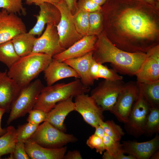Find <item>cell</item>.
Listing matches in <instances>:
<instances>
[{
    "label": "cell",
    "instance_id": "1",
    "mask_svg": "<svg viewBox=\"0 0 159 159\" xmlns=\"http://www.w3.org/2000/svg\"><path fill=\"white\" fill-rule=\"evenodd\" d=\"M146 53H132L115 46L104 33L100 34L93 51V59L97 63H109L116 72L135 75L146 57Z\"/></svg>",
    "mask_w": 159,
    "mask_h": 159
},
{
    "label": "cell",
    "instance_id": "2",
    "mask_svg": "<svg viewBox=\"0 0 159 159\" xmlns=\"http://www.w3.org/2000/svg\"><path fill=\"white\" fill-rule=\"evenodd\" d=\"M126 7L119 20L121 28L127 34L140 39L153 38L157 32L155 22L140 9L145 2L142 0H123Z\"/></svg>",
    "mask_w": 159,
    "mask_h": 159
},
{
    "label": "cell",
    "instance_id": "3",
    "mask_svg": "<svg viewBox=\"0 0 159 159\" xmlns=\"http://www.w3.org/2000/svg\"><path fill=\"white\" fill-rule=\"evenodd\" d=\"M52 60L47 54L32 53L21 57L9 69L7 74L22 88L44 72Z\"/></svg>",
    "mask_w": 159,
    "mask_h": 159
},
{
    "label": "cell",
    "instance_id": "4",
    "mask_svg": "<svg viewBox=\"0 0 159 159\" xmlns=\"http://www.w3.org/2000/svg\"><path fill=\"white\" fill-rule=\"evenodd\" d=\"M90 87L84 86L79 79L67 83H60L42 88L33 109H38L47 113L58 102L71 97L86 93Z\"/></svg>",
    "mask_w": 159,
    "mask_h": 159
},
{
    "label": "cell",
    "instance_id": "5",
    "mask_svg": "<svg viewBox=\"0 0 159 159\" xmlns=\"http://www.w3.org/2000/svg\"><path fill=\"white\" fill-rule=\"evenodd\" d=\"M44 87L41 80L37 79L21 88L11 106L7 125L33 109Z\"/></svg>",
    "mask_w": 159,
    "mask_h": 159
},
{
    "label": "cell",
    "instance_id": "6",
    "mask_svg": "<svg viewBox=\"0 0 159 159\" xmlns=\"http://www.w3.org/2000/svg\"><path fill=\"white\" fill-rule=\"evenodd\" d=\"M30 138L39 145L49 148L62 147L77 140L73 135L65 133L47 121L39 125Z\"/></svg>",
    "mask_w": 159,
    "mask_h": 159
},
{
    "label": "cell",
    "instance_id": "7",
    "mask_svg": "<svg viewBox=\"0 0 159 159\" xmlns=\"http://www.w3.org/2000/svg\"><path fill=\"white\" fill-rule=\"evenodd\" d=\"M59 10L60 21L56 26L62 47L64 50L81 39L83 37L77 31L73 15L64 0L53 4Z\"/></svg>",
    "mask_w": 159,
    "mask_h": 159
},
{
    "label": "cell",
    "instance_id": "8",
    "mask_svg": "<svg viewBox=\"0 0 159 159\" xmlns=\"http://www.w3.org/2000/svg\"><path fill=\"white\" fill-rule=\"evenodd\" d=\"M151 107L139 92L133 104L127 122L125 123V128L128 134L138 138L145 134V127Z\"/></svg>",
    "mask_w": 159,
    "mask_h": 159
},
{
    "label": "cell",
    "instance_id": "9",
    "mask_svg": "<svg viewBox=\"0 0 159 159\" xmlns=\"http://www.w3.org/2000/svg\"><path fill=\"white\" fill-rule=\"evenodd\" d=\"M124 84L122 80L110 81L105 80L91 91L90 96L103 111H110Z\"/></svg>",
    "mask_w": 159,
    "mask_h": 159
},
{
    "label": "cell",
    "instance_id": "10",
    "mask_svg": "<svg viewBox=\"0 0 159 159\" xmlns=\"http://www.w3.org/2000/svg\"><path fill=\"white\" fill-rule=\"evenodd\" d=\"M136 82L130 81L125 83L116 102L110 111L120 122L126 123L133 104L139 94Z\"/></svg>",
    "mask_w": 159,
    "mask_h": 159
},
{
    "label": "cell",
    "instance_id": "11",
    "mask_svg": "<svg viewBox=\"0 0 159 159\" xmlns=\"http://www.w3.org/2000/svg\"><path fill=\"white\" fill-rule=\"evenodd\" d=\"M75 111L82 116L88 124L95 128L103 120V111L91 96L82 93L75 97Z\"/></svg>",
    "mask_w": 159,
    "mask_h": 159
},
{
    "label": "cell",
    "instance_id": "12",
    "mask_svg": "<svg viewBox=\"0 0 159 159\" xmlns=\"http://www.w3.org/2000/svg\"><path fill=\"white\" fill-rule=\"evenodd\" d=\"M64 50L60 44L56 26L47 24L43 34L37 38L32 53L45 54L53 57Z\"/></svg>",
    "mask_w": 159,
    "mask_h": 159
},
{
    "label": "cell",
    "instance_id": "13",
    "mask_svg": "<svg viewBox=\"0 0 159 159\" xmlns=\"http://www.w3.org/2000/svg\"><path fill=\"white\" fill-rule=\"evenodd\" d=\"M26 32V27L21 19L2 9L0 11V44Z\"/></svg>",
    "mask_w": 159,
    "mask_h": 159
},
{
    "label": "cell",
    "instance_id": "14",
    "mask_svg": "<svg viewBox=\"0 0 159 159\" xmlns=\"http://www.w3.org/2000/svg\"><path fill=\"white\" fill-rule=\"evenodd\" d=\"M121 144L124 153L132 155L138 159H149L159 148V136L157 135L152 140L143 142L125 141Z\"/></svg>",
    "mask_w": 159,
    "mask_h": 159
},
{
    "label": "cell",
    "instance_id": "15",
    "mask_svg": "<svg viewBox=\"0 0 159 159\" xmlns=\"http://www.w3.org/2000/svg\"><path fill=\"white\" fill-rule=\"evenodd\" d=\"M38 6L40 9L39 14L36 16V23L29 32L39 37L46 24H52L57 26L60 21L61 14L59 10L53 4L44 2Z\"/></svg>",
    "mask_w": 159,
    "mask_h": 159
},
{
    "label": "cell",
    "instance_id": "16",
    "mask_svg": "<svg viewBox=\"0 0 159 159\" xmlns=\"http://www.w3.org/2000/svg\"><path fill=\"white\" fill-rule=\"evenodd\" d=\"M97 37L95 35H87L68 48L54 56L53 59L62 62L70 59L81 57L94 49Z\"/></svg>",
    "mask_w": 159,
    "mask_h": 159
},
{
    "label": "cell",
    "instance_id": "17",
    "mask_svg": "<svg viewBox=\"0 0 159 159\" xmlns=\"http://www.w3.org/2000/svg\"><path fill=\"white\" fill-rule=\"evenodd\" d=\"M5 70L0 72V108L9 112L21 88L7 74Z\"/></svg>",
    "mask_w": 159,
    "mask_h": 159
},
{
    "label": "cell",
    "instance_id": "18",
    "mask_svg": "<svg viewBox=\"0 0 159 159\" xmlns=\"http://www.w3.org/2000/svg\"><path fill=\"white\" fill-rule=\"evenodd\" d=\"M26 152L32 159H62L67 150L66 146L56 148L44 147L29 138L24 142Z\"/></svg>",
    "mask_w": 159,
    "mask_h": 159
},
{
    "label": "cell",
    "instance_id": "19",
    "mask_svg": "<svg viewBox=\"0 0 159 159\" xmlns=\"http://www.w3.org/2000/svg\"><path fill=\"white\" fill-rule=\"evenodd\" d=\"M44 72V78L48 86L64 78L73 77L80 79L77 73L71 67L64 62H59L53 58Z\"/></svg>",
    "mask_w": 159,
    "mask_h": 159
},
{
    "label": "cell",
    "instance_id": "20",
    "mask_svg": "<svg viewBox=\"0 0 159 159\" xmlns=\"http://www.w3.org/2000/svg\"><path fill=\"white\" fill-rule=\"evenodd\" d=\"M73 97H71L57 103L47 113L45 121L47 122L59 130L64 132L65 130L64 122L66 117L70 112L75 110Z\"/></svg>",
    "mask_w": 159,
    "mask_h": 159
},
{
    "label": "cell",
    "instance_id": "21",
    "mask_svg": "<svg viewBox=\"0 0 159 159\" xmlns=\"http://www.w3.org/2000/svg\"><path fill=\"white\" fill-rule=\"evenodd\" d=\"M93 59V51L80 57L70 59L64 61L72 68L77 73L82 83L89 87L94 83L90 74V69Z\"/></svg>",
    "mask_w": 159,
    "mask_h": 159
},
{
    "label": "cell",
    "instance_id": "22",
    "mask_svg": "<svg viewBox=\"0 0 159 159\" xmlns=\"http://www.w3.org/2000/svg\"><path fill=\"white\" fill-rule=\"evenodd\" d=\"M135 76L138 82H150L159 80V62L146 55Z\"/></svg>",
    "mask_w": 159,
    "mask_h": 159
},
{
    "label": "cell",
    "instance_id": "23",
    "mask_svg": "<svg viewBox=\"0 0 159 159\" xmlns=\"http://www.w3.org/2000/svg\"><path fill=\"white\" fill-rule=\"evenodd\" d=\"M36 39L34 35L26 32L16 36L11 41L16 53L22 57L32 53Z\"/></svg>",
    "mask_w": 159,
    "mask_h": 159
},
{
    "label": "cell",
    "instance_id": "24",
    "mask_svg": "<svg viewBox=\"0 0 159 159\" xmlns=\"http://www.w3.org/2000/svg\"><path fill=\"white\" fill-rule=\"evenodd\" d=\"M136 82L140 92L151 107L159 108V80L150 82Z\"/></svg>",
    "mask_w": 159,
    "mask_h": 159
},
{
    "label": "cell",
    "instance_id": "25",
    "mask_svg": "<svg viewBox=\"0 0 159 159\" xmlns=\"http://www.w3.org/2000/svg\"><path fill=\"white\" fill-rule=\"evenodd\" d=\"M6 133L0 137V158L8 154H12L18 141L16 130L12 126L6 128Z\"/></svg>",
    "mask_w": 159,
    "mask_h": 159
},
{
    "label": "cell",
    "instance_id": "26",
    "mask_svg": "<svg viewBox=\"0 0 159 159\" xmlns=\"http://www.w3.org/2000/svg\"><path fill=\"white\" fill-rule=\"evenodd\" d=\"M105 150L102 156L103 159H120L124 153L120 141H115L105 134L102 138Z\"/></svg>",
    "mask_w": 159,
    "mask_h": 159
},
{
    "label": "cell",
    "instance_id": "27",
    "mask_svg": "<svg viewBox=\"0 0 159 159\" xmlns=\"http://www.w3.org/2000/svg\"><path fill=\"white\" fill-rule=\"evenodd\" d=\"M20 57L15 51L11 40L0 44V62L9 69Z\"/></svg>",
    "mask_w": 159,
    "mask_h": 159
},
{
    "label": "cell",
    "instance_id": "28",
    "mask_svg": "<svg viewBox=\"0 0 159 159\" xmlns=\"http://www.w3.org/2000/svg\"><path fill=\"white\" fill-rule=\"evenodd\" d=\"M89 13L77 8L73 15L74 23L77 32L82 37L88 35Z\"/></svg>",
    "mask_w": 159,
    "mask_h": 159
},
{
    "label": "cell",
    "instance_id": "29",
    "mask_svg": "<svg viewBox=\"0 0 159 159\" xmlns=\"http://www.w3.org/2000/svg\"><path fill=\"white\" fill-rule=\"evenodd\" d=\"M99 125L102 128L105 134L115 141H120L125 134L121 126L116 124L112 120L105 122L101 120Z\"/></svg>",
    "mask_w": 159,
    "mask_h": 159
},
{
    "label": "cell",
    "instance_id": "30",
    "mask_svg": "<svg viewBox=\"0 0 159 159\" xmlns=\"http://www.w3.org/2000/svg\"><path fill=\"white\" fill-rule=\"evenodd\" d=\"M145 134L150 135L159 132V108L151 107L145 127Z\"/></svg>",
    "mask_w": 159,
    "mask_h": 159
},
{
    "label": "cell",
    "instance_id": "31",
    "mask_svg": "<svg viewBox=\"0 0 159 159\" xmlns=\"http://www.w3.org/2000/svg\"><path fill=\"white\" fill-rule=\"evenodd\" d=\"M101 11L89 13V29L88 35L97 36L100 34L102 26Z\"/></svg>",
    "mask_w": 159,
    "mask_h": 159
},
{
    "label": "cell",
    "instance_id": "32",
    "mask_svg": "<svg viewBox=\"0 0 159 159\" xmlns=\"http://www.w3.org/2000/svg\"><path fill=\"white\" fill-rule=\"evenodd\" d=\"M22 0H0V8L6 9L9 13L26 14L22 5Z\"/></svg>",
    "mask_w": 159,
    "mask_h": 159
},
{
    "label": "cell",
    "instance_id": "33",
    "mask_svg": "<svg viewBox=\"0 0 159 159\" xmlns=\"http://www.w3.org/2000/svg\"><path fill=\"white\" fill-rule=\"evenodd\" d=\"M38 126L29 122L19 126L16 130L18 141L24 143L31 138Z\"/></svg>",
    "mask_w": 159,
    "mask_h": 159
},
{
    "label": "cell",
    "instance_id": "34",
    "mask_svg": "<svg viewBox=\"0 0 159 159\" xmlns=\"http://www.w3.org/2000/svg\"><path fill=\"white\" fill-rule=\"evenodd\" d=\"M99 78H102L110 81L123 80V77L119 75L114 69H109L102 64H99L98 71Z\"/></svg>",
    "mask_w": 159,
    "mask_h": 159
},
{
    "label": "cell",
    "instance_id": "35",
    "mask_svg": "<svg viewBox=\"0 0 159 159\" xmlns=\"http://www.w3.org/2000/svg\"><path fill=\"white\" fill-rule=\"evenodd\" d=\"M27 122L39 125L45 121L47 113L38 109H33L29 112Z\"/></svg>",
    "mask_w": 159,
    "mask_h": 159
},
{
    "label": "cell",
    "instance_id": "36",
    "mask_svg": "<svg viewBox=\"0 0 159 159\" xmlns=\"http://www.w3.org/2000/svg\"><path fill=\"white\" fill-rule=\"evenodd\" d=\"M86 144L91 149H95L96 152L100 154L105 150L102 139L94 133L87 140Z\"/></svg>",
    "mask_w": 159,
    "mask_h": 159
},
{
    "label": "cell",
    "instance_id": "37",
    "mask_svg": "<svg viewBox=\"0 0 159 159\" xmlns=\"http://www.w3.org/2000/svg\"><path fill=\"white\" fill-rule=\"evenodd\" d=\"M77 6L78 9L88 13L101 10V6L95 3L92 0H78Z\"/></svg>",
    "mask_w": 159,
    "mask_h": 159
},
{
    "label": "cell",
    "instance_id": "38",
    "mask_svg": "<svg viewBox=\"0 0 159 159\" xmlns=\"http://www.w3.org/2000/svg\"><path fill=\"white\" fill-rule=\"evenodd\" d=\"M9 159H30L24 147V143L18 141L13 153L10 154Z\"/></svg>",
    "mask_w": 159,
    "mask_h": 159
},
{
    "label": "cell",
    "instance_id": "39",
    "mask_svg": "<svg viewBox=\"0 0 159 159\" xmlns=\"http://www.w3.org/2000/svg\"><path fill=\"white\" fill-rule=\"evenodd\" d=\"M99 63L97 62L93 58L91 62L90 69V76L92 79L98 80V71Z\"/></svg>",
    "mask_w": 159,
    "mask_h": 159
},
{
    "label": "cell",
    "instance_id": "40",
    "mask_svg": "<svg viewBox=\"0 0 159 159\" xmlns=\"http://www.w3.org/2000/svg\"><path fill=\"white\" fill-rule=\"evenodd\" d=\"M82 157L80 152L78 150H74L69 151L65 154L64 159H82Z\"/></svg>",
    "mask_w": 159,
    "mask_h": 159
},
{
    "label": "cell",
    "instance_id": "41",
    "mask_svg": "<svg viewBox=\"0 0 159 159\" xmlns=\"http://www.w3.org/2000/svg\"><path fill=\"white\" fill-rule=\"evenodd\" d=\"M64 0L72 14L73 15L77 9V0Z\"/></svg>",
    "mask_w": 159,
    "mask_h": 159
},
{
    "label": "cell",
    "instance_id": "42",
    "mask_svg": "<svg viewBox=\"0 0 159 159\" xmlns=\"http://www.w3.org/2000/svg\"><path fill=\"white\" fill-rule=\"evenodd\" d=\"M61 0H25L26 3L28 5L34 4L38 6L44 2H49L52 4L57 3Z\"/></svg>",
    "mask_w": 159,
    "mask_h": 159
},
{
    "label": "cell",
    "instance_id": "43",
    "mask_svg": "<svg viewBox=\"0 0 159 159\" xmlns=\"http://www.w3.org/2000/svg\"><path fill=\"white\" fill-rule=\"evenodd\" d=\"M6 112V111L5 109L0 108V137L4 134L6 132V129L2 128L1 124L2 117Z\"/></svg>",
    "mask_w": 159,
    "mask_h": 159
},
{
    "label": "cell",
    "instance_id": "44",
    "mask_svg": "<svg viewBox=\"0 0 159 159\" xmlns=\"http://www.w3.org/2000/svg\"><path fill=\"white\" fill-rule=\"evenodd\" d=\"M95 128V130L94 134L102 139L105 134L102 128L99 125Z\"/></svg>",
    "mask_w": 159,
    "mask_h": 159
},
{
    "label": "cell",
    "instance_id": "45",
    "mask_svg": "<svg viewBox=\"0 0 159 159\" xmlns=\"http://www.w3.org/2000/svg\"><path fill=\"white\" fill-rule=\"evenodd\" d=\"M151 159H159V151L158 150L154 153L150 158Z\"/></svg>",
    "mask_w": 159,
    "mask_h": 159
},
{
    "label": "cell",
    "instance_id": "46",
    "mask_svg": "<svg viewBox=\"0 0 159 159\" xmlns=\"http://www.w3.org/2000/svg\"><path fill=\"white\" fill-rule=\"evenodd\" d=\"M154 6L159 1V0H142Z\"/></svg>",
    "mask_w": 159,
    "mask_h": 159
},
{
    "label": "cell",
    "instance_id": "47",
    "mask_svg": "<svg viewBox=\"0 0 159 159\" xmlns=\"http://www.w3.org/2000/svg\"><path fill=\"white\" fill-rule=\"evenodd\" d=\"M95 3L101 6L106 3L107 0H92Z\"/></svg>",
    "mask_w": 159,
    "mask_h": 159
}]
</instances>
